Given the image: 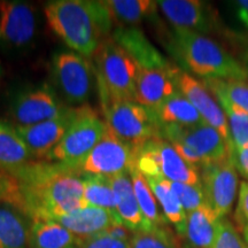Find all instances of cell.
Returning <instances> with one entry per match:
<instances>
[{
  "instance_id": "obj_1",
  "label": "cell",
  "mask_w": 248,
  "mask_h": 248,
  "mask_svg": "<svg viewBox=\"0 0 248 248\" xmlns=\"http://www.w3.org/2000/svg\"><path fill=\"white\" fill-rule=\"evenodd\" d=\"M84 175L78 169L49 161H30L4 172L0 200L11 203L32 221H54L86 208Z\"/></svg>"
},
{
  "instance_id": "obj_2",
  "label": "cell",
  "mask_w": 248,
  "mask_h": 248,
  "mask_svg": "<svg viewBox=\"0 0 248 248\" xmlns=\"http://www.w3.org/2000/svg\"><path fill=\"white\" fill-rule=\"evenodd\" d=\"M44 12L52 31L82 57L93 58L109 38L113 20L102 1L54 0L45 5Z\"/></svg>"
},
{
  "instance_id": "obj_3",
  "label": "cell",
  "mask_w": 248,
  "mask_h": 248,
  "mask_svg": "<svg viewBox=\"0 0 248 248\" xmlns=\"http://www.w3.org/2000/svg\"><path fill=\"white\" fill-rule=\"evenodd\" d=\"M171 51L184 66L202 78L247 80L245 68L218 43L193 31L173 29Z\"/></svg>"
},
{
  "instance_id": "obj_4",
  "label": "cell",
  "mask_w": 248,
  "mask_h": 248,
  "mask_svg": "<svg viewBox=\"0 0 248 248\" xmlns=\"http://www.w3.org/2000/svg\"><path fill=\"white\" fill-rule=\"evenodd\" d=\"M101 105L114 100L135 101L139 66L111 38L105 40L93 57Z\"/></svg>"
},
{
  "instance_id": "obj_5",
  "label": "cell",
  "mask_w": 248,
  "mask_h": 248,
  "mask_svg": "<svg viewBox=\"0 0 248 248\" xmlns=\"http://www.w3.org/2000/svg\"><path fill=\"white\" fill-rule=\"evenodd\" d=\"M107 131V124L90 106L77 107V114L62 140L49 152L46 161L79 170L93 147Z\"/></svg>"
},
{
  "instance_id": "obj_6",
  "label": "cell",
  "mask_w": 248,
  "mask_h": 248,
  "mask_svg": "<svg viewBox=\"0 0 248 248\" xmlns=\"http://www.w3.org/2000/svg\"><path fill=\"white\" fill-rule=\"evenodd\" d=\"M101 108L108 130L135 151L152 139L161 138L154 111L138 102L114 100Z\"/></svg>"
},
{
  "instance_id": "obj_7",
  "label": "cell",
  "mask_w": 248,
  "mask_h": 248,
  "mask_svg": "<svg viewBox=\"0 0 248 248\" xmlns=\"http://www.w3.org/2000/svg\"><path fill=\"white\" fill-rule=\"evenodd\" d=\"M135 167L146 178H162L188 185L201 184L199 169L186 162L163 138L152 139L137 148Z\"/></svg>"
},
{
  "instance_id": "obj_8",
  "label": "cell",
  "mask_w": 248,
  "mask_h": 248,
  "mask_svg": "<svg viewBox=\"0 0 248 248\" xmlns=\"http://www.w3.org/2000/svg\"><path fill=\"white\" fill-rule=\"evenodd\" d=\"M52 76L62 98L70 105L84 104L89 100L97 83L93 64L73 51L54 54Z\"/></svg>"
},
{
  "instance_id": "obj_9",
  "label": "cell",
  "mask_w": 248,
  "mask_h": 248,
  "mask_svg": "<svg viewBox=\"0 0 248 248\" xmlns=\"http://www.w3.org/2000/svg\"><path fill=\"white\" fill-rule=\"evenodd\" d=\"M160 135L171 144H181L190 148L199 157L202 167L230 159L229 142L206 122L191 126H161Z\"/></svg>"
},
{
  "instance_id": "obj_10",
  "label": "cell",
  "mask_w": 248,
  "mask_h": 248,
  "mask_svg": "<svg viewBox=\"0 0 248 248\" xmlns=\"http://www.w3.org/2000/svg\"><path fill=\"white\" fill-rule=\"evenodd\" d=\"M133 166L135 150L107 128L102 138L80 164L79 171L84 175L111 178L129 173Z\"/></svg>"
},
{
  "instance_id": "obj_11",
  "label": "cell",
  "mask_w": 248,
  "mask_h": 248,
  "mask_svg": "<svg viewBox=\"0 0 248 248\" xmlns=\"http://www.w3.org/2000/svg\"><path fill=\"white\" fill-rule=\"evenodd\" d=\"M64 107L51 86L42 84L24 89L14 95L9 113L15 126H31L57 117Z\"/></svg>"
},
{
  "instance_id": "obj_12",
  "label": "cell",
  "mask_w": 248,
  "mask_h": 248,
  "mask_svg": "<svg viewBox=\"0 0 248 248\" xmlns=\"http://www.w3.org/2000/svg\"><path fill=\"white\" fill-rule=\"evenodd\" d=\"M200 178L207 204L219 218H224L233 206L239 183L231 160L203 166Z\"/></svg>"
},
{
  "instance_id": "obj_13",
  "label": "cell",
  "mask_w": 248,
  "mask_h": 248,
  "mask_svg": "<svg viewBox=\"0 0 248 248\" xmlns=\"http://www.w3.org/2000/svg\"><path fill=\"white\" fill-rule=\"evenodd\" d=\"M37 15L24 1H0V45L11 51L27 48L36 36Z\"/></svg>"
},
{
  "instance_id": "obj_14",
  "label": "cell",
  "mask_w": 248,
  "mask_h": 248,
  "mask_svg": "<svg viewBox=\"0 0 248 248\" xmlns=\"http://www.w3.org/2000/svg\"><path fill=\"white\" fill-rule=\"evenodd\" d=\"M77 114V107H64L54 119L31 126H16L32 159L43 160L64 137Z\"/></svg>"
},
{
  "instance_id": "obj_15",
  "label": "cell",
  "mask_w": 248,
  "mask_h": 248,
  "mask_svg": "<svg viewBox=\"0 0 248 248\" xmlns=\"http://www.w3.org/2000/svg\"><path fill=\"white\" fill-rule=\"evenodd\" d=\"M176 84L179 92L199 111L204 122L221 133L232 150L231 136L224 110L219 106L218 102H216L203 83L188 75L185 71L178 69L176 73Z\"/></svg>"
},
{
  "instance_id": "obj_16",
  "label": "cell",
  "mask_w": 248,
  "mask_h": 248,
  "mask_svg": "<svg viewBox=\"0 0 248 248\" xmlns=\"http://www.w3.org/2000/svg\"><path fill=\"white\" fill-rule=\"evenodd\" d=\"M167 20L173 29L208 33L215 27V17L210 6L199 0H161L157 1Z\"/></svg>"
},
{
  "instance_id": "obj_17",
  "label": "cell",
  "mask_w": 248,
  "mask_h": 248,
  "mask_svg": "<svg viewBox=\"0 0 248 248\" xmlns=\"http://www.w3.org/2000/svg\"><path fill=\"white\" fill-rule=\"evenodd\" d=\"M178 68H139L135 101L155 110L178 91L176 73Z\"/></svg>"
},
{
  "instance_id": "obj_18",
  "label": "cell",
  "mask_w": 248,
  "mask_h": 248,
  "mask_svg": "<svg viewBox=\"0 0 248 248\" xmlns=\"http://www.w3.org/2000/svg\"><path fill=\"white\" fill-rule=\"evenodd\" d=\"M111 39L133 58L139 68H168L171 66L154 47L145 33L136 27H117Z\"/></svg>"
},
{
  "instance_id": "obj_19",
  "label": "cell",
  "mask_w": 248,
  "mask_h": 248,
  "mask_svg": "<svg viewBox=\"0 0 248 248\" xmlns=\"http://www.w3.org/2000/svg\"><path fill=\"white\" fill-rule=\"evenodd\" d=\"M76 235L78 239L102 233L115 223H122L117 213L89 206L54 219Z\"/></svg>"
},
{
  "instance_id": "obj_20",
  "label": "cell",
  "mask_w": 248,
  "mask_h": 248,
  "mask_svg": "<svg viewBox=\"0 0 248 248\" xmlns=\"http://www.w3.org/2000/svg\"><path fill=\"white\" fill-rule=\"evenodd\" d=\"M109 182L116 198L117 215H119L123 224L132 233L151 231L155 229L146 221L140 208H139L130 173L111 177L109 178Z\"/></svg>"
},
{
  "instance_id": "obj_21",
  "label": "cell",
  "mask_w": 248,
  "mask_h": 248,
  "mask_svg": "<svg viewBox=\"0 0 248 248\" xmlns=\"http://www.w3.org/2000/svg\"><path fill=\"white\" fill-rule=\"evenodd\" d=\"M221 219L207 203L188 213L183 248H213Z\"/></svg>"
},
{
  "instance_id": "obj_22",
  "label": "cell",
  "mask_w": 248,
  "mask_h": 248,
  "mask_svg": "<svg viewBox=\"0 0 248 248\" xmlns=\"http://www.w3.org/2000/svg\"><path fill=\"white\" fill-rule=\"evenodd\" d=\"M27 218L11 203L0 200V248H29Z\"/></svg>"
},
{
  "instance_id": "obj_23",
  "label": "cell",
  "mask_w": 248,
  "mask_h": 248,
  "mask_svg": "<svg viewBox=\"0 0 248 248\" xmlns=\"http://www.w3.org/2000/svg\"><path fill=\"white\" fill-rule=\"evenodd\" d=\"M32 159L16 126L0 121V171H14Z\"/></svg>"
},
{
  "instance_id": "obj_24",
  "label": "cell",
  "mask_w": 248,
  "mask_h": 248,
  "mask_svg": "<svg viewBox=\"0 0 248 248\" xmlns=\"http://www.w3.org/2000/svg\"><path fill=\"white\" fill-rule=\"evenodd\" d=\"M78 238L54 221H32L29 248H76Z\"/></svg>"
},
{
  "instance_id": "obj_25",
  "label": "cell",
  "mask_w": 248,
  "mask_h": 248,
  "mask_svg": "<svg viewBox=\"0 0 248 248\" xmlns=\"http://www.w3.org/2000/svg\"><path fill=\"white\" fill-rule=\"evenodd\" d=\"M153 111L160 128L167 125L191 126L204 122L199 111L179 90Z\"/></svg>"
},
{
  "instance_id": "obj_26",
  "label": "cell",
  "mask_w": 248,
  "mask_h": 248,
  "mask_svg": "<svg viewBox=\"0 0 248 248\" xmlns=\"http://www.w3.org/2000/svg\"><path fill=\"white\" fill-rule=\"evenodd\" d=\"M146 181L157 203L162 209L164 218L167 219V222L173 225L179 237H182L185 231L187 214L183 208L177 195L172 191L170 182L162 178H146Z\"/></svg>"
},
{
  "instance_id": "obj_27",
  "label": "cell",
  "mask_w": 248,
  "mask_h": 248,
  "mask_svg": "<svg viewBox=\"0 0 248 248\" xmlns=\"http://www.w3.org/2000/svg\"><path fill=\"white\" fill-rule=\"evenodd\" d=\"M113 22L120 27H132L156 14L157 1L151 0H105Z\"/></svg>"
},
{
  "instance_id": "obj_28",
  "label": "cell",
  "mask_w": 248,
  "mask_h": 248,
  "mask_svg": "<svg viewBox=\"0 0 248 248\" xmlns=\"http://www.w3.org/2000/svg\"><path fill=\"white\" fill-rule=\"evenodd\" d=\"M202 83L215 95L219 105H229L248 113L247 80L202 78Z\"/></svg>"
},
{
  "instance_id": "obj_29",
  "label": "cell",
  "mask_w": 248,
  "mask_h": 248,
  "mask_svg": "<svg viewBox=\"0 0 248 248\" xmlns=\"http://www.w3.org/2000/svg\"><path fill=\"white\" fill-rule=\"evenodd\" d=\"M129 173L130 177H131L133 191H135V195L137 198L139 208H140L146 221L153 228L166 226L168 222L164 218L163 214L160 212L159 203L155 199L153 192H152L145 176L140 171H138L135 166L132 167Z\"/></svg>"
},
{
  "instance_id": "obj_30",
  "label": "cell",
  "mask_w": 248,
  "mask_h": 248,
  "mask_svg": "<svg viewBox=\"0 0 248 248\" xmlns=\"http://www.w3.org/2000/svg\"><path fill=\"white\" fill-rule=\"evenodd\" d=\"M83 198L89 206L117 213L116 198L110 185L109 178L101 177V176L84 175Z\"/></svg>"
},
{
  "instance_id": "obj_31",
  "label": "cell",
  "mask_w": 248,
  "mask_h": 248,
  "mask_svg": "<svg viewBox=\"0 0 248 248\" xmlns=\"http://www.w3.org/2000/svg\"><path fill=\"white\" fill-rule=\"evenodd\" d=\"M131 248H183L167 229L155 228L151 231L135 232L130 239Z\"/></svg>"
},
{
  "instance_id": "obj_32",
  "label": "cell",
  "mask_w": 248,
  "mask_h": 248,
  "mask_svg": "<svg viewBox=\"0 0 248 248\" xmlns=\"http://www.w3.org/2000/svg\"><path fill=\"white\" fill-rule=\"evenodd\" d=\"M229 124L232 147L248 146V113L229 105H219Z\"/></svg>"
},
{
  "instance_id": "obj_33",
  "label": "cell",
  "mask_w": 248,
  "mask_h": 248,
  "mask_svg": "<svg viewBox=\"0 0 248 248\" xmlns=\"http://www.w3.org/2000/svg\"><path fill=\"white\" fill-rule=\"evenodd\" d=\"M172 191L177 195L178 200L181 201L183 208L186 214L193 212L199 207L206 204V197H204L202 184L200 185H188L183 183L170 182Z\"/></svg>"
},
{
  "instance_id": "obj_34",
  "label": "cell",
  "mask_w": 248,
  "mask_h": 248,
  "mask_svg": "<svg viewBox=\"0 0 248 248\" xmlns=\"http://www.w3.org/2000/svg\"><path fill=\"white\" fill-rule=\"evenodd\" d=\"M213 248H247V244L238 229L224 217L219 222V229Z\"/></svg>"
},
{
  "instance_id": "obj_35",
  "label": "cell",
  "mask_w": 248,
  "mask_h": 248,
  "mask_svg": "<svg viewBox=\"0 0 248 248\" xmlns=\"http://www.w3.org/2000/svg\"><path fill=\"white\" fill-rule=\"evenodd\" d=\"M78 248H131L130 241H124L110 237L105 232L95 234L93 237L79 239Z\"/></svg>"
},
{
  "instance_id": "obj_36",
  "label": "cell",
  "mask_w": 248,
  "mask_h": 248,
  "mask_svg": "<svg viewBox=\"0 0 248 248\" xmlns=\"http://www.w3.org/2000/svg\"><path fill=\"white\" fill-rule=\"evenodd\" d=\"M235 221L239 224L243 233H248V182H243L240 185Z\"/></svg>"
},
{
  "instance_id": "obj_37",
  "label": "cell",
  "mask_w": 248,
  "mask_h": 248,
  "mask_svg": "<svg viewBox=\"0 0 248 248\" xmlns=\"http://www.w3.org/2000/svg\"><path fill=\"white\" fill-rule=\"evenodd\" d=\"M230 160L235 170H238V172L248 181V146L232 147Z\"/></svg>"
},
{
  "instance_id": "obj_38",
  "label": "cell",
  "mask_w": 248,
  "mask_h": 248,
  "mask_svg": "<svg viewBox=\"0 0 248 248\" xmlns=\"http://www.w3.org/2000/svg\"><path fill=\"white\" fill-rule=\"evenodd\" d=\"M105 233H107L110 237L115 238V239L124 240V241H130L131 239L132 232L126 228L123 223H115V224L110 225L109 228L105 231Z\"/></svg>"
},
{
  "instance_id": "obj_39",
  "label": "cell",
  "mask_w": 248,
  "mask_h": 248,
  "mask_svg": "<svg viewBox=\"0 0 248 248\" xmlns=\"http://www.w3.org/2000/svg\"><path fill=\"white\" fill-rule=\"evenodd\" d=\"M234 15L241 26L248 28V0H238L233 2Z\"/></svg>"
},
{
  "instance_id": "obj_40",
  "label": "cell",
  "mask_w": 248,
  "mask_h": 248,
  "mask_svg": "<svg viewBox=\"0 0 248 248\" xmlns=\"http://www.w3.org/2000/svg\"><path fill=\"white\" fill-rule=\"evenodd\" d=\"M2 190H4V172L0 171V199L2 197Z\"/></svg>"
},
{
  "instance_id": "obj_41",
  "label": "cell",
  "mask_w": 248,
  "mask_h": 248,
  "mask_svg": "<svg viewBox=\"0 0 248 248\" xmlns=\"http://www.w3.org/2000/svg\"><path fill=\"white\" fill-rule=\"evenodd\" d=\"M244 238H245V240H246V244H247V248H248V233H246V234H244Z\"/></svg>"
},
{
  "instance_id": "obj_42",
  "label": "cell",
  "mask_w": 248,
  "mask_h": 248,
  "mask_svg": "<svg viewBox=\"0 0 248 248\" xmlns=\"http://www.w3.org/2000/svg\"><path fill=\"white\" fill-rule=\"evenodd\" d=\"M0 76H1V67H0Z\"/></svg>"
},
{
  "instance_id": "obj_43",
  "label": "cell",
  "mask_w": 248,
  "mask_h": 248,
  "mask_svg": "<svg viewBox=\"0 0 248 248\" xmlns=\"http://www.w3.org/2000/svg\"><path fill=\"white\" fill-rule=\"evenodd\" d=\"M76 248H78V247H76Z\"/></svg>"
}]
</instances>
